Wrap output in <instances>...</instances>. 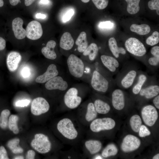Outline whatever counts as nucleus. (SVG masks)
Returning a JSON list of instances; mask_svg holds the SVG:
<instances>
[{
  "label": "nucleus",
  "mask_w": 159,
  "mask_h": 159,
  "mask_svg": "<svg viewBox=\"0 0 159 159\" xmlns=\"http://www.w3.org/2000/svg\"><path fill=\"white\" fill-rule=\"evenodd\" d=\"M93 64L94 69L89 83L90 87L96 92L105 93L114 87L116 84L115 80L97 60Z\"/></svg>",
  "instance_id": "nucleus-1"
},
{
  "label": "nucleus",
  "mask_w": 159,
  "mask_h": 159,
  "mask_svg": "<svg viewBox=\"0 0 159 159\" xmlns=\"http://www.w3.org/2000/svg\"><path fill=\"white\" fill-rule=\"evenodd\" d=\"M66 63L72 77L89 84L94 69L93 63H89L73 53L68 56Z\"/></svg>",
  "instance_id": "nucleus-2"
},
{
  "label": "nucleus",
  "mask_w": 159,
  "mask_h": 159,
  "mask_svg": "<svg viewBox=\"0 0 159 159\" xmlns=\"http://www.w3.org/2000/svg\"><path fill=\"white\" fill-rule=\"evenodd\" d=\"M89 90V86L86 84L72 85L62 97V106L70 109L77 108L81 104Z\"/></svg>",
  "instance_id": "nucleus-3"
},
{
  "label": "nucleus",
  "mask_w": 159,
  "mask_h": 159,
  "mask_svg": "<svg viewBox=\"0 0 159 159\" xmlns=\"http://www.w3.org/2000/svg\"><path fill=\"white\" fill-rule=\"evenodd\" d=\"M139 71L136 65L126 63L117 73L115 80L116 84L122 89L130 88L133 85Z\"/></svg>",
  "instance_id": "nucleus-4"
},
{
  "label": "nucleus",
  "mask_w": 159,
  "mask_h": 159,
  "mask_svg": "<svg viewBox=\"0 0 159 159\" xmlns=\"http://www.w3.org/2000/svg\"><path fill=\"white\" fill-rule=\"evenodd\" d=\"M44 83L46 90L57 91L62 97L72 85L69 80L64 73L54 77Z\"/></svg>",
  "instance_id": "nucleus-5"
},
{
  "label": "nucleus",
  "mask_w": 159,
  "mask_h": 159,
  "mask_svg": "<svg viewBox=\"0 0 159 159\" xmlns=\"http://www.w3.org/2000/svg\"><path fill=\"white\" fill-rule=\"evenodd\" d=\"M57 129L64 138L69 140H73L78 137L79 133L72 120L68 117L60 120L57 124Z\"/></svg>",
  "instance_id": "nucleus-6"
},
{
  "label": "nucleus",
  "mask_w": 159,
  "mask_h": 159,
  "mask_svg": "<svg viewBox=\"0 0 159 159\" xmlns=\"http://www.w3.org/2000/svg\"><path fill=\"white\" fill-rule=\"evenodd\" d=\"M32 147L38 153L45 154L49 152L52 148V143L48 137L42 133L35 135L31 143Z\"/></svg>",
  "instance_id": "nucleus-7"
},
{
  "label": "nucleus",
  "mask_w": 159,
  "mask_h": 159,
  "mask_svg": "<svg viewBox=\"0 0 159 159\" xmlns=\"http://www.w3.org/2000/svg\"><path fill=\"white\" fill-rule=\"evenodd\" d=\"M159 93V84L155 78L148 77L138 94L146 99H150L154 98Z\"/></svg>",
  "instance_id": "nucleus-8"
},
{
  "label": "nucleus",
  "mask_w": 159,
  "mask_h": 159,
  "mask_svg": "<svg viewBox=\"0 0 159 159\" xmlns=\"http://www.w3.org/2000/svg\"><path fill=\"white\" fill-rule=\"evenodd\" d=\"M99 63L112 76L119 72L120 62L115 57L105 54L100 55Z\"/></svg>",
  "instance_id": "nucleus-9"
},
{
  "label": "nucleus",
  "mask_w": 159,
  "mask_h": 159,
  "mask_svg": "<svg viewBox=\"0 0 159 159\" xmlns=\"http://www.w3.org/2000/svg\"><path fill=\"white\" fill-rule=\"evenodd\" d=\"M125 45L127 50L135 56L142 57L146 53V49L144 45L136 38L128 39L125 42Z\"/></svg>",
  "instance_id": "nucleus-10"
},
{
  "label": "nucleus",
  "mask_w": 159,
  "mask_h": 159,
  "mask_svg": "<svg viewBox=\"0 0 159 159\" xmlns=\"http://www.w3.org/2000/svg\"><path fill=\"white\" fill-rule=\"evenodd\" d=\"M115 122L112 118L107 117L96 118L90 124L91 130L95 132L111 130L115 126Z\"/></svg>",
  "instance_id": "nucleus-11"
},
{
  "label": "nucleus",
  "mask_w": 159,
  "mask_h": 159,
  "mask_svg": "<svg viewBox=\"0 0 159 159\" xmlns=\"http://www.w3.org/2000/svg\"><path fill=\"white\" fill-rule=\"evenodd\" d=\"M141 115L144 123L149 126H153L158 117V113L155 107L151 105H146L142 108Z\"/></svg>",
  "instance_id": "nucleus-12"
},
{
  "label": "nucleus",
  "mask_w": 159,
  "mask_h": 159,
  "mask_svg": "<svg viewBox=\"0 0 159 159\" xmlns=\"http://www.w3.org/2000/svg\"><path fill=\"white\" fill-rule=\"evenodd\" d=\"M49 108L50 105L47 100L43 97H39L32 101L31 110L33 115L38 116L47 112Z\"/></svg>",
  "instance_id": "nucleus-13"
},
{
  "label": "nucleus",
  "mask_w": 159,
  "mask_h": 159,
  "mask_svg": "<svg viewBox=\"0 0 159 159\" xmlns=\"http://www.w3.org/2000/svg\"><path fill=\"white\" fill-rule=\"evenodd\" d=\"M141 143V141L138 138L133 135L128 134L123 138L121 148L123 152L129 153L138 148Z\"/></svg>",
  "instance_id": "nucleus-14"
},
{
  "label": "nucleus",
  "mask_w": 159,
  "mask_h": 159,
  "mask_svg": "<svg viewBox=\"0 0 159 159\" xmlns=\"http://www.w3.org/2000/svg\"><path fill=\"white\" fill-rule=\"evenodd\" d=\"M26 31V37L28 39L33 40L39 39L43 33L41 24L36 20L32 21L28 24Z\"/></svg>",
  "instance_id": "nucleus-15"
},
{
  "label": "nucleus",
  "mask_w": 159,
  "mask_h": 159,
  "mask_svg": "<svg viewBox=\"0 0 159 159\" xmlns=\"http://www.w3.org/2000/svg\"><path fill=\"white\" fill-rule=\"evenodd\" d=\"M63 73L64 72H61L56 64L52 63L48 65L43 74L37 77L35 81L37 83H44L54 77Z\"/></svg>",
  "instance_id": "nucleus-16"
},
{
  "label": "nucleus",
  "mask_w": 159,
  "mask_h": 159,
  "mask_svg": "<svg viewBox=\"0 0 159 159\" xmlns=\"http://www.w3.org/2000/svg\"><path fill=\"white\" fill-rule=\"evenodd\" d=\"M80 106V108L85 112L84 119L86 122H91L96 118L97 113L92 100H87Z\"/></svg>",
  "instance_id": "nucleus-17"
},
{
  "label": "nucleus",
  "mask_w": 159,
  "mask_h": 159,
  "mask_svg": "<svg viewBox=\"0 0 159 159\" xmlns=\"http://www.w3.org/2000/svg\"><path fill=\"white\" fill-rule=\"evenodd\" d=\"M111 102L113 107L117 110H122L125 107V95L122 89H116L113 91L111 95Z\"/></svg>",
  "instance_id": "nucleus-18"
},
{
  "label": "nucleus",
  "mask_w": 159,
  "mask_h": 159,
  "mask_svg": "<svg viewBox=\"0 0 159 159\" xmlns=\"http://www.w3.org/2000/svg\"><path fill=\"white\" fill-rule=\"evenodd\" d=\"M99 51V48L97 44L91 43L82 53L80 58L89 63H93L97 59Z\"/></svg>",
  "instance_id": "nucleus-19"
},
{
  "label": "nucleus",
  "mask_w": 159,
  "mask_h": 159,
  "mask_svg": "<svg viewBox=\"0 0 159 159\" xmlns=\"http://www.w3.org/2000/svg\"><path fill=\"white\" fill-rule=\"evenodd\" d=\"M21 59L20 54L16 51H12L7 55L6 58V64L9 70L11 72L15 71Z\"/></svg>",
  "instance_id": "nucleus-20"
},
{
  "label": "nucleus",
  "mask_w": 159,
  "mask_h": 159,
  "mask_svg": "<svg viewBox=\"0 0 159 159\" xmlns=\"http://www.w3.org/2000/svg\"><path fill=\"white\" fill-rule=\"evenodd\" d=\"M148 77V76L146 73L139 71L135 80L131 87L132 92L134 95L138 94Z\"/></svg>",
  "instance_id": "nucleus-21"
},
{
  "label": "nucleus",
  "mask_w": 159,
  "mask_h": 159,
  "mask_svg": "<svg viewBox=\"0 0 159 159\" xmlns=\"http://www.w3.org/2000/svg\"><path fill=\"white\" fill-rule=\"evenodd\" d=\"M23 20L20 17L15 18L12 21V28L14 34L18 39H23L26 36V31L23 27Z\"/></svg>",
  "instance_id": "nucleus-22"
},
{
  "label": "nucleus",
  "mask_w": 159,
  "mask_h": 159,
  "mask_svg": "<svg viewBox=\"0 0 159 159\" xmlns=\"http://www.w3.org/2000/svg\"><path fill=\"white\" fill-rule=\"evenodd\" d=\"M56 45L55 41L50 40L47 42L45 47L42 48V53L45 58L51 60H54L57 58V56L54 50Z\"/></svg>",
  "instance_id": "nucleus-23"
},
{
  "label": "nucleus",
  "mask_w": 159,
  "mask_h": 159,
  "mask_svg": "<svg viewBox=\"0 0 159 159\" xmlns=\"http://www.w3.org/2000/svg\"><path fill=\"white\" fill-rule=\"evenodd\" d=\"M74 42L71 34L66 32L62 35L59 42V47L63 50L69 51L72 49L74 45Z\"/></svg>",
  "instance_id": "nucleus-24"
},
{
  "label": "nucleus",
  "mask_w": 159,
  "mask_h": 159,
  "mask_svg": "<svg viewBox=\"0 0 159 159\" xmlns=\"http://www.w3.org/2000/svg\"><path fill=\"white\" fill-rule=\"evenodd\" d=\"M97 113L106 114L110 111L111 107L109 104L101 98L96 97L92 100Z\"/></svg>",
  "instance_id": "nucleus-25"
},
{
  "label": "nucleus",
  "mask_w": 159,
  "mask_h": 159,
  "mask_svg": "<svg viewBox=\"0 0 159 159\" xmlns=\"http://www.w3.org/2000/svg\"><path fill=\"white\" fill-rule=\"evenodd\" d=\"M108 46L110 51L115 58L117 60L120 57V54L125 55L126 51L122 47H119L114 37L110 38L108 42Z\"/></svg>",
  "instance_id": "nucleus-26"
},
{
  "label": "nucleus",
  "mask_w": 159,
  "mask_h": 159,
  "mask_svg": "<svg viewBox=\"0 0 159 159\" xmlns=\"http://www.w3.org/2000/svg\"><path fill=\"white\" fill-rule=\"evenodd\" d=\"M150 53L152 57L149 58L146 65L150 68L158 67L159 64V47L155 46L153 47L150 50Z\"/></svg>",
  "instance_id": "nucleus-27"
},
{
  "label": "nucleus",
  "mask_w": 159,
  "mask_h": 159,
  "mask_svg": "<svg viewBox=\"0 0 159 159\" xmlns=\"http://www.w3.org/2000/svg\"><path fill=\"white\" fill-rule=\"evenodd\" d=\"M75 44L77 47L74 51L82 54L89 45L85 32L83 31L80 33L75 41Z\"/></svg>",
  "instance_id": "nucleus-28"
},
{
  "label": "nucleus",
  "mask_w": 159,
  "mask_h": 159,
  "mask_svg": "<svg viewBox=\"0 0 159 159\" xmlns=\"http://www.w3.org/2000/svg\"><path fill=\"white\" fill-rule=\"evenodd\" d=\"M87 150L91 155L98 153L101 150L102 145L100 141L96 140L90 139L86 140L84 143Z\"/></svg>",
  "instance_id": "nucleus-29"
},
{
  "label": "nucleus",
  "mask_w": 159,
  "mask_h": 159,
  "mask_svg": "<svg viewBox=\"0 0 159 159\" xmlns=\"http://www.w3.org/2000/svg\"><path fill=\"white\" fill-rule=\"evenodd\" d=\"M130 30L140 35H144L149 33L150 31V26L146 24L138 25L133 24L130 27Z\"/></svg>",
  "instance_id": "nucleus-30"
},
{
  "label": "nucleus",
  "mask_w": 159,
  "mask_h": 159,
  "mask_svg": "<svg viewBox=\"0 0 159 159\" xmlns=\"http://www.w3.org/2000/svg\"><path fill=\"white\" fill-rule=\"evenodd\" d=\"M20 140L18 138H15L9 140L7 144L8 147L14 154L21 153L23 149L19 145Z\"/></svg>",
  "instance_id": "nucleus-31"
},
{
  "label": "nucleus",
  "mask_w": 159,
  "mask_h": 159,
  "mask_svg": "<svg viewBox=\"0 0 159 159\" xmlns=\"http://www.w3.org/2000/svg\"><path fill=\"white\" fill-rule=\"evenodd\" d=\"M118 150L116 146L114 144L108 145L102 152V156L105 158L116 155L117 153Z\"/></svg>",
  "instance_id": "nucleus-32"
},
{
  "label": "nucleus",
  "mask_w": 159,
  "mask_h": 159,
  "mask_svg": "<svg viewBox=\"0 0 159 159\" xmlns=\"http://www.w3.org/2000/svg\"><path fill=\"white\" fill-rule=\"evenodd\" d=\"M127 3V10L130 14H134L137 13L139 11V5L140 0H125Z\"/></svg>",
  "instance_id": "nucleus-33"
},
{
  "label": "nucleus",
  "mask_w": 159,
  "mask_h": 159,
  "mask_svg": "<svg viewBox=\"0 0 159 159\" xmlns=\"http://www.w3.org/2000/svg\"><path fill=\"white\" fill-rule=\"evenodd\" d=\"M130 123L132 130L135 132H138L142 124L141 118L138 115H134L130 119Z\"/></svg>",
  "instance_id": "nucleus-34"
},
{
  "label": "nucleus",
  "mask_w": 159,
  "mask_h": 159,
  "mask_svg": "<svg viewBox=\"0 0 159 159\" xmlns=\"http://www.w3.org/2000/svg\"><path fill=\"white\" fill-rule=\"evenodd\" d=\"M18 116L14 115H11L9 117L8 126L10 130L15 134H18L19 130L17 125L19 120Z\"/></svg>",
  "instance_id": "nucleus-35"
},
{
  "label": "nucleus",
  "mask_w": 159,
  "mask_h": 159,
  "mask_svg": "<svg viewBox=\"0 0 159 159\" xmlns=\"http://www.w3.org/2000/svg\"><path fill=\"white\" fill-rule=\"evenodd\" d=\"M10 113L8 109L4 110L1 112L0 116V127L2 129H5L7 127Z\"/></svg>",
  "instance_id": "nucleus-36"
},
{
  "label": "nucleus",
  "mask_w": 159,
  "mask_h": 159,
  "mask_svg": "<svg viewBox=\"0 0 159 159\" xmlns=\"http://www.w3.org/2000/svg\"><path fill=\"white\" fill-rule=\"evenodd\" d=\"M159 42V33L157 31L154 32L152 35L148 37L146 40V44L151 46L155 45Z\"/></svg>",
  "instance_id": "nucleus-37"
},
{
  "label": "nucleus",
  "mask_w": 159,
  "mask_h": 159,
  "mask_svg": "<svg viewBox=\"0 0 159 159\" xmlns=\"http://www.w3.org/2000/svg\"><path fill=\"white\" fill-rule=\"evenodd\" d=\"M95 6L99 9H103L107 6L108 0H92Z\"/></svg>",
  "instance_id": "nucleus-38"
},
{
  "label": "nucleus",
  "mask_w": 159,
  "mask_h": 159,
  "mask_svg": "<svg viewBox=\"0 0 159 159\" xmlns=\"http://www.w3.org/2000/svg\"><path fill=\"white\" fill-rule=\"evenodd\" d=\"M149 8L151 10H156L157 14L159 15V0H151L148 3Z\"/></svg>",
  "instance_id": "nucleus-39"
},
{
  "label": "nucleus",
  "mask_w": 159,
  "mask_h": 159,
  "mask_svg": "<svg viewBox=\"0 0 159 159\" xmlns=\"http://www.w3.org/2000/svg\"><path fill=\"white\" fill-rule=\"evenodd\" d=\"M139 135L140 137H145L149 136L151 134L150 131L148 128L144 125H141L139 131Z\"/></svg>",
  "instance_id": "nucleus-40"
},
{
  "label": "nucleus",
  "mask_w": 159,
  "mask_h": 159,
  "mask_svg": "<svg viewBox=\"0 0 159 159\" xmlns=\"http://www.w3.org/2000/svg\"><path fill=\"white\" fill-rule=\"evenodd\" d=\"M114 23L110 21L101 22L98 25L99 28L102 29H111L113 28Z\"/></svg>",
  "instance_id": "nucleus-41"
},
{
  "label": "nucleus",
  "mask_w": 159,
  "mask_h": 159,
  "mask_svg": "<svg viewBox=\"0 0 159 159\" xmlns=\"http://www.w3.org/2000/svg\"><path fill=\"white\" fill-rule=\"evenodd\" d=\"M74 14V11L72 9H69L64 15L62 17V21L64 22H66L69 21L71 18Z\"/></svg>",
  "instance_id": "nucleus-42"
},
{
  "label": "nucleus",
  "mask_w": 159,
  "mask_h": 159,
  "mask_svg": "<svg viewBox=\"0 0 159 159\" xmlns=\"http://www.w3.org/2000/svg\"><path fill=\"white\" fill-rule=\"evenodd\" d=\"M30 102L28 100L25 99L18 100L15 103V105L17 107H24L28 106Z\"/></svg>",
  "instance_id": "nucleus-43"
},
{
  "label": "nucleus",
  "mask_w": 159,
  "mask_h": 159,
  "mask_svg": "<svg viewBox=\"0 0 159 159\" xmlns=\"http://www.w3.org/2000/svg\"><path fill=\"white\" fill-rule=\"evenodd\" d=\"M7 151L3 146L0 147V159H9Z\"/></svg>",
  "instance_id": "nucleus-44"
},
{
  "label": "nucleus",
  "mask_w": 159,
  "mask_h": 159,
  "mask_svg": "<svg viewBox=\"0 0 159 159\" xmlns=\"http://www.w3.org/2000/svg\"><path fill=\"white\" fill-rule=\"evenodd\" d=\"M35 153L32 150H29L26 155V159H34V158Z\"/></svg>",
  "instance_id": "nucleus-45"
},
{
  "label": "nucleus",
  "mask_w": 159,
  "mask_h": 159,
  "mask_svg": "<svg viewBox=\"0 0 159 159\" xmlns=\"http://www.w3.org/2000/svg\"><path fill=\"white\" fill-rule=\"evenodd\" d=\"M21 74L23 77L26 78L29 76L30 72L29 69L27 67H24L21 71Z\"/></svg>",
  "instance_id": "nucleus-46"
},
{
  "label": "nucleus",
  "mask_w": 159,
  "mask_h": 159,
  "mask_svg": "<svg viewBox=\"0 0 159 159\" xmlns=\"http://www.w3.org/2000/svg\"><path fill=\"white\" fill-rule=\"evenodd\" d=\"M153 103L155 107L159 109V95H158L154 97L153 100Z\"/></svg>",
  "instance_id": "nucleus-47"
},
{
  "label": "nucleus",
  "mask_w": 159,
  "mask_h": 159,
  "mask_svg": "<svg viewBox=\"0 0 159 159\" xmlns=\"http://www.w3.org/2000/svg\"><path fill=\"white\" fill-rule=\"evenodd\" d=\"M6 46V40L2 37H0V51L4 49Z\"/></svg>",
  "instance_id": "nucleus-48"
},
{
  "label": "nucleus",
  "mask_w": 159,
  "mask_h": 159,
  "mask_svg": "<svg viewBox=\"0 0 159 159\" xmlns=\"http://www.w3.org/2000/svg\"><path fill=\"white\" fill-rule=\"evenodd\" d=\"M50 3L49 0H40L39 4L41 5H49Z\"/></svg>",
  "instance_id": "nucleus-49"
},
{
  "label": "nucleus",
  "mask_w": 159,
  "mask_h": 159,
  "mask_svg": "<svg viewBox=\"0 0 159 159\" xmlns=\"http://www.w3.org/2000/svg\"><path fill=\"white\" fill-rule=\"evenodd\" d=\"M20 0H9L10 4L12 6H15L17 5L19 2Z\"/></svg>",
  "instance_id": "nucleus-50"
},
{
  "label": "nucleus",
  "mask_w": 159,
  "mask_h": 159,
  "mask_svg": "<svg viewBox=\"0 0 159 159\" xmlns=\"http://www.w3.org/2000/svg\"><path fill=\"white\" fill-rule=\"evenodd\" d=\"M36 17L38 19H44L45 18L46 16L45 15L41 13H37L36 14Z\"/></svg>",
  "instance_id": "nucleus-51"
},
{
  "label": "nucleus",
  "mask_w": 159,
  "mask_h": 159,
  "mask_svg": "<svg viewBox=\"0 0 159 159\" xmlns=\"http://www.w3.org/2000/svg\"><path fill=\"white\" fill-rule=\"evenodd\" d=\"M35 0H24V4L25 6H29L32 4Z\"/></svg>",
  "instance_id": "nucleus-52"
},
{
  "label": "nucleus",
  "mask_w": 159,
  "mask_h": 159,
  "mask_svg": "<svg viewBox=\"0 0 159 159\" xmlns=\"http://www.w3.org/2000/svg\"><path fill=\"white\" fill-rule=\"evenodd\" d=\"M14 159H24V157L22 156H19L15 157Z\"/></svg>",
  "instance_id": "nucleus-53"
},
{
  "label": "nucleus",
  "mask_w": 159,
  "mask_h": 159,
  "mask_svg": "<svg viewBox=\"0 0 159 159\" xmlns=\"http://www.w3.org/2000/svg\"><path fill=\"white\" fill-rule=\"evenodd\" d=\"M153 159H159V154H157L153 158Z\"/></svg>",
  "instance_id": "nucleus-54"
},
{
  "label": "nucleus",
  "mask_w": 159,
  "mask_h": 159,
  "mask_svg": "<svg viewBox=\"0 0 159 159\" xmlns=\"http://www.w3.org/2000/svg\"><path fill=\"white\" fill-rule=\"evenodd\" d=\"M4 4V2L3 0H0V7L3 6Z\"/></svg>",
  "instance_id": "nucleus-55"
},
{
  "label": "nucleus",
  "mask_w": 159,
  "mask_h": 159,
  "mask_svg": "<svg viewBox=\"0 0 159 159\" xmlns=\"http://www.w3.org/2000/svg\"><path fill=\"white\" fill-rule=\"evenodd\" d=\"M81 1L84 3H87L89 2L90 0H81Z\"/></svg>",
  "instance_id": "nucleus-56"
},
{
  "label": "nucleus",
  "mask_w": 159,
  "mask_h": 159,
  "mask_svg": "<svg viewBox=\"0 0 159 159\" xmlns=\"http://www.w3.org/2000/svg\"><path fill=\"white\" fill-rule=\"evenodd\" d=\"M95 159H102V157L101 156H100V155L96 156V157H95Z\"/></svg>",
  "instance_id": "nucleus-57"
}]
</instances>
